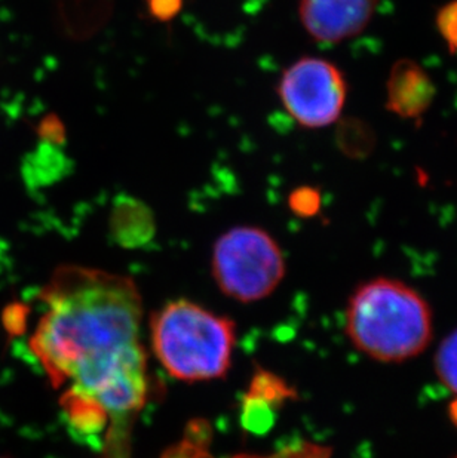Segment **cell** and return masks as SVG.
<instances>
[{"instance_id": "6da1fadb", "label": "cell", "mask_w": 457, "mask_h": 458, "mask_svg": "<svg viewBox=\"0 0 457 458\" xmlns=\"http://www.w3.org/2000/svg\"><path fill=\"white\" fill-rule=\"evenodd\" d=\"M47 306L30 349L52 387L97 399L112 417L146 403V351L140 344L142 301L131 277L65 264L40 291Z\"/></svg>"}, {"instance_id": "7a4b0ae2", "label": "cell", "mask_w": 457, "mask_h": 458, "mask_svg": "<svg viewBox=\"0 0 457 458\" xmlns=\"http://www.w3.org/2000/svg\"><path fill=\"white\" fill-rule=\"evenodd\" d=\"M432 331L431 307L407 284L377 277L350 295L346 334L361 353L379 362H404L420 355Z\"/></svg>"}, {"instance_id": "3957f363", "label": "cell", "mask_w": 457, "mask_h": 458, "mask_svg": "<svg viewBox=\"0 0 457 458\" xmlns=\"http://www.w3.org/2000/svg\"><path fill=\"white\" fill-rule=\"evenodd\" d=\"M151 347L160 365L177 380H217L228 374L237 327L189 300H176L151 318Z\"/></svg>"}, {"instance_id": "277c9868", "label": "cell", "mask_w": 457, "mask_h": 458, "mask_svg": "<svg viewBox=\"0 0 457 458\" xmlns=\"http://www.w3.org/2000/svg\"><path fill=\"white\" fill-rule=\"evenodd\" d=\"M211 270L223 294L241 303L266 299L284 279V254L260 227H233L212 248Z\"/></svg>"}, {"instance_id": "5b68a950", "label": "cell", "mask_w": 457, "mask_h": 458, "mask_svg": "<svg viewBox=\"0 0 457 458\" xmlns=\"http://www.w3.org/2000/svg\"><path fill=\"white\" fill-rule=\"evenodd\" d=\"M276 91L285 112L298 125L320 130L341 119L348 98V82L332 61L303 56L284 70Z\"/></svg>"}, {"instance_id": "8992f818", "label": "cell", "mask_w": 457, "mask_h": 458, "mask_svg": "<svg viewBox=\"0 0 457 458\" xmlns=\"http://www.w3.org/2000/svg\"><path fill=\"white\" fill-rule=\"evenodd\" d=\"M379 0H298V17L307 35L321 44H341L366 30Z\"/></svg>"}, {"instance_id": "52a82bcc", "label": "cell", "mask_w": 457, "mask_h": 458, "mask_svg": "<svg viewBox=\"0 0 457 458\" xmlns=\"http://www.w3.org/2000/svg\"><path fill=\"white\" fill-rule=\"evenodd\" d=\"M435 96V83L418 63L401 58L392 65L386 82L384 107L388 112L407 121H418L431 108Z\"/></svg>"}, {"instance_id": "ba28073f", "label": "cell", "mask_w": 457, "mask_h": 458, "mask_svg": "<svg viewBox=\"0 0 457 458\" xmlns=\"http://www.w3.org/2000/svg\"><path fill=\"white\" fill-rule=\"evenodd\" d=\"M112 11L113 0H56V21L72 40L92 38L106 26Z\"/></svg>"}, {"instance_id": "9c48e42d", "label": "cell", "mask_w": 457, "mask_h": 458, "mask_svg": "<svg viewBox=\"0 0 457 458\" xmlns=\"http://www.w3.org/2000/svg\"><path fill=\"white\" fill-rule=\"evenodd\" d=\"M110 230L117 242L125 247H137L155 233V218L142 200L121 196L112 208Z\"/></svg>"}, {"instance_id": "30bf717a", "label": "cell", "mask_w": 457, "mask_h": 458, "mask_svg": "<svg viewBox=\"0 0 457 458\" xmlns=\"http://www.w3.org/2000/svg\"><path fill=\"white\" fill-rule=\"evenodd\" d=\"M61 408L69 424L81 437H97L108 426V411L90 394L70 387L61 396Z\"/></svg>"}, {"instance_id": "8fae6325", "label": "cell", "mask_w": 457, "mask_h": 458, "mask_svg": "<svg viewBox=\"0 0 457 458\" xmlns=\"http://www.w3.org/2000/svg\"><path fill=\"white\" fill-rule=\"evenodd\" d=\"M72 166V162L63 153L61 148L52 144H40L38 152L31 156L30 162L27 164V173L38 174V180L54 182L63 175Z\"/></svg>"}, {"instance_id": "7c38bea8", "label": "cell", "mask_w": 457, "mask_h": 458, "mask_svg": "<svg viewBox=\"0 0 457 458\" xmlns=\"http://www.w3.org/2000/svg\"><path fill=\"white\" fill-rule=\"evenodd\" d=\"M375 139L368 126L357 119H345L337 130V144L341 152L352 157L368 155Z\"/></svg>"}, {"instance_id": "4fadbf2b", "label": "cell", "mask_w": 457, "mask_h": 458, "mask_svg": "<svg viewBox=\"0 0 457 458\" xmlns=\"http://www.w3.org/2000/svg\"><path fill=\"white\" fill-rule=\"evenodd\" d=\"M246 396L260 399L273 408H280L289 399L296 398V392L280 377L268 371H259L253 377Z\"/></svg>"}, {"instance_id": "5bb4252c", "label": "cell", "mask_w": 457, "mask_h": 458, "mask_svg": "<svg viewBox=\"0 0 457 458\" xmlns=\"http://www.w3.org/2000/svg\"><path fill=\"white\" fill-rule=\"evenodd\" d=\"M435 371L441 383L457 394V329L441 343L435 355Z\"/></svg>"}, {"instance_id": "9a60e30c", "label": "cell", "mask_w": 457, "mask_h": 458, "mask_svg": "<svg viewBox=\"0 0 457 458\" xmlns=\"http://www.w3.org/2000/svg\"><path fill=\"white\" fill-rule=\"evenodd\" d=\"M330 446L320 445L315 442L300 441L285 446L272 454H239L230 458H332Z\"/></svg>"}, {"instance_id": "2e32d148", "label": "cell", "mask_w": 457, "mask_h": 458, "mask_svg": "<svg viewBox=\"0 0 457 458\" xmlns=\"http://www.w3.org/2000/svg\"><path fill=\"white\" fill-rule=\"evenodd\" d=\"M289 207L298 216H314L321 209V193L314 187H297L291 191L289 198Z\"/></svg>"}, {"instance_id": "e0dca14e", "label": "cell", "mask_w": 457, "mask_h": 458, "mask_svg": "<svg viewBox=\"0 0 457 458\" xmlns=\"http://www.w3.org/2000/svg\"><path fill=\"white\" fill-rule=\"evenodd\" d=\"M435 24L450 51L457 54V0H452L438 9Z\"/></svg>"}, {"instance_id": "ac0fdd59", "label": "cell", "mask_w": 457, "mask_h": 458, "mask_svg": "<svg viewBox=\"0 0 457 458\" xmlns=\"http://www.w3.org/2000/svg\"><path fill=\"white\" fill-rule=\"evenodd\" d=\"M29 316H30V307L27 304L11 303L4 307L2 324L9 337H18L26 333Z\"/></svg>"}, {"instance_id": "d6986e66", "label": "cell", "mask_w": 457, "mask_h": 458, "mask_svg": "<svg viewBox=\"0 0 457 458\" xmlns=\"http://www.w3.org/2000/svg\"><path fill=\"white\" fill-rule=\"evenodd\" d=\"M147 17L158 22H171L182 13L185 0H142Z\"/></svg>"}, {"instance_id": "ffe728a7", "label": "cell", "mask_w": 457, "mask_h": 458, "mask_svg": "<svg viewBox=\"0 0 457 458\" xmlns=\"http://www.w3.org/2000/svg\"><path fill=\"white\" fill-rule=\"evenodd\" d=\"M38 135L44 143L52 144L56 148H63L67 143V130L65 122L61 121L56 114H47L39 122Z\"/></svg>"}, {"instance_id": "44dd1931", "label": "cell", "mask_w": 457, "mask_h": 458, "mask_svg": "<svg viewBox=\"0 0 457 458\" xmlns=\"http://www.w3.org/2000/svg\"><path fill=\"white\" fill-rule=\"evenodd\" d=\"M196 426L192 428V435L185 437L178 446H174L167 451L162 458H203L205 457V445H203V433L201 437H196Z\"/></svg>"}, {"instance_id": "7402d4cb", "label": "cell", "mask_w": 457, "mask_h": 458, "mask_svg": "<svg viewBox=\"0 0 457 458\" xmlns=\"http://www.w3.org/2000/svg\"><path fill=\"white\" fill-rule=\"evenodd\" d=\"M450 419L453 421L454 426H457V401H454L449 408Z\"/></svg>"}, {"instance_id": "603a6c76", "label": "cell", "mask_w": 457, "mask_h": 458, "mask_svg": "<svg viewBox=\"0 0 457 458\" xmlns=\"http://www.w3.org/2000/svg\"><path fill=\"white\" fill-rule=\"evenodd\" d=\"M0 458H4V457H0Z\"/></svg>"}, {"instance_id": "cb8c5ba5", "label": "cell", "mask_w": 457, "mask_h": 458, "mask_svg": "<svg viewBox=\"0 0 457 458\" xmlns=\"http://www.w3.org/2000/svg\"><path fill=\"white\" fill-rule=\"evenodd\" d=\"M457 458V457H456Z\"/></svg>"}]
</instances>
